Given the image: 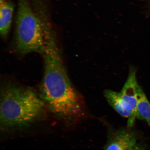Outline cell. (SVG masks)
I'll list each match as a JSON object with an SVG mask.
<instances>
[{
	"instance_id": "5",
	"label": "cell",
	"mask_w": 150,
	"mask_h": 150,
	"mask_svg": "<svg viewBox=\"0 0 150 150\" xmlns=\"http://www.w3.org/2000/svg\"><path fill=\"white\" fill-rule=\"evenodd\" d=\"M135 134L125 130L115 131L111 134L104 150H125L137 144Z\"/></svg>"
},
{
	"instance_id": "4",
	"label": "cell",
	"mask_w": 150,
	"mask_h": 150,
	"mask_svg": "<svg viewBox=\"0 0 150 150\" xmlns=\"http://www.w3.org/2000/svg\"><path fill=\"white\" fill-rule=\"evenodd\" d=\"M136 69L130 67L128 77L120 92L121 98L129 109L132 112L134 120L137 116V92L138 84L136 78Z\"/></svg>"
},
{
	"instance_id": "6",
	"label": "cell",
	"mask_w": 150,
	"mask_h": 150,
	"mask_svg": "<svg viewBox=\"0 0 150 150\" xmlns=\"http://www.w3.org/2000/svg\"><path fill=\"white\" fill-rule=\"evenodd\" d=\"M104 95L109 104L118 114L122 117L128 118L127 126L132 127L134 121L132 112L124 102L120 93L110 90H106L104 91Z\"/></svg>"
},
{
	"instance_id": "8",
	"label": "cell",
	"mask_w": 150,
	"mask_h": 150,
	"mask_svg": "<svg viewBox=\"0 0 150 150\" xmlns=\"http://www.w3.org/2000/svg\"><path fill=\"white\" fill-rule=\"evenodd\" d=\"M137 118L145 120L150 125V103L143 90L138 86L137 92Z\"/></svg>"
},
{
	"instance_id": "9",
	"label": "cell",
	"mask_w": 150,
	"mask_h": 150,
	"mask_svg": "<svg viewBox=\"0 0 150 150\" xmlns=\"http://www.w3.org/2000/svg\"><path fill=\"white\" fill-rule=\"evenodd\" d=\"M125 150H147L145 147H143L142 145H139L137 144L130 147L129 149Z\"/></svg>"
},
{
	"instance_id": "10",
	"label": "cell",
	"mask_w": 150,
	"mask_h": 150,
	"mask_svg": "<svg viewBox=\"0 0 150 150\" xmlns=\"http://www.w3.org/2000/svg\"><path fill=\"white\" fill-rule=\"evenodd\" d=\"M6 1L7 0H0V3H1V4L6 2Z\"/></svg>"
},
{
	"instance_id": "7",
	"label": "cell",
	"mask_w": 150,
	"mask_h": 150,
	"mask_svg": "<svg viewBox=\"0 0 150 150\" xmlns=\"http://www.w3.org/2000/svg\"><path fill=\"white\" fill-rule=\"evenodd\" d=\"M14 7L13 3L11 1L1 4L0 34L4 39L7 38L10 31Z\"/></svg>"
},
{
	"instance_id": "2",
	"label": "cell",
	"mask_w": 150,
	"mask_h": 150,
	"mask_svg": "<svg viewBox=\"0 0 150 150\" xmlns=\"http://www.w3.org/2000/svg\"><path fill=\"white\" fill-rule=\"evenodd\" d=\"M31 90L12 84L1 89V123L8 127H22L38 119L44 111L45 103Z\"/></svg>"
},
{
	"instance_id": "1",
	"label": "cell",
	"mask_w": 150,
	"mask_h": 150,
	"mask_svg": "<svg viewBox=\"0 0 150 150\" xmlns=\"http://www.w3.org/2000/svg\"><path fill=\"white\" fill-rule=\"evenodd\" d=\"M40 53L44 63L41 98L56 115L73 117L80 114L83 100L69 79L57 38L45 40Z\"/></svg>"
},
{
	"instance_id": "3",
	"label": "cell",
	"mask_w": 150,
	"mask_h": 150,
	"mask_svg": "<svg viewBox=\"0 0 150 150\" xmlns=\"http://www.w3.org/2000/svg\"><path fill=\"white\" fill-rule=\"evenodd\" d=\"M45 26L29 0H18L14 42L17 52L25 55L40 53L45 45Z\"/></svg>"
}]
</instances>
